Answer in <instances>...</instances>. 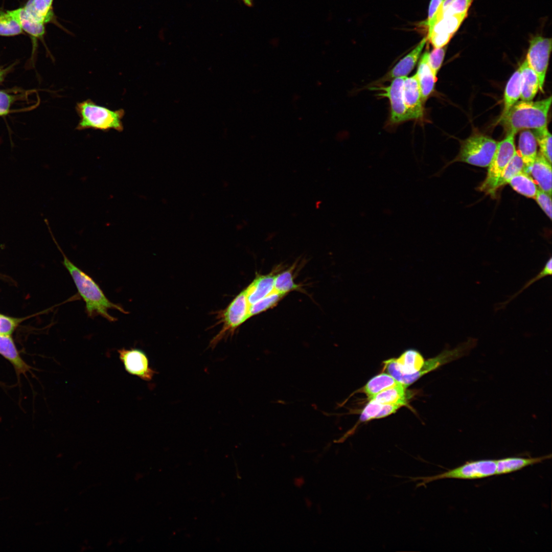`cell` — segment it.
Listing matches in <instances>:
<instances>
[{
	"instance_id": "1",
	"label": "cell",
	"mask_w": 552,
	"mask_h": 552,
	"mask_svg": "<svg viewBox=\"0 0 552 552\" xmlns=\"http://www.w3.org/2000/svg\"><path fill=\"white\" fill-rule=\"evenodd\" d=\"M63 264L70 273L79 294L85 304V311L88 317L94 318L100 315L109 321L117 319L110 315L108 311L115 309L127 314L122 306L113 303L106 297L99 285L93 279L72 263L64 254Z\"/></svg>"
},
{
	"instance_id": "2",
	"label": "cell",
	"mask_w": 552,
	"mask_h": 552,
	"mask_svg": "<svg viewBox=\"0 0 552 552\" xmlns=\"http://www.w3.org/2000/svg\"><path fill=\"white\" fill-rule=\"evenodd\" d=\"M551 97L536 102H517L503 115L498 123L507 133H516L522 129H539L547 127V117Z\"/></svg>"
},
{
	"instance_id": "3",
	"label": "cell",
	"mask_w": 552,
	"mask_h": 552,
	"mask_svg": "<svg viewBox=\"0 0 552 552\" xmlns=\"http://www.w3.org/2000/svg\"><path fill=\"white\" fill-rule=\"evenodd\" d=\"M75 109L80 118L76 127L78 130L93 129L103 131H122L124 129L123 109L113 110L97 105L90 99L77 103Z\"/></svg>"
},
{
	"instance_id": "4",
	"label": "cell",
	"mask_w": 552,
	"mask_h": 552,
	"mask_svg": "<svg viewBox=\"0 0 552 552\" xmlns=\"http://www.w3.org/2000/svg\"><path fill=\"white\" fill-rule=\"evenodd\" d=\"M477 341L476 339L470 337L458 344L454 349L445 350L438 356L424 361L420 370L412 374H403L400 372L395 365L394 358L383 362L388 373L407 387L426 373L468 354L476 346Z\"/></svg>"
},
{
	"instance_id": "5",
	"label": "cell",
	"mask_w": 552,
	"mask_h": 552,
	"mask_svg": "<svg viewBox=\"0 0 552 552\" xmlns=\"http://www.w3.org/2000/svg\"><path fill=\"white\" fill-rule=\"evenodd\" d=\"M497 142L490 137L475 134L463 141L459 153L453 162H461L480 167H488Z\"/></svg>"
},
{
	"instance_id": "6",
	"label": "cell",
	"mask_w": 552,
	"mask_h": 552,
	"mask_svg": "<svg viewBox=\"0 0 552 552\" xmlns=\"http://www.w3.org/2000/svg\"><path fill=\"white\" fill-rule=\"evenodd\" d=\"M496 459H482L467 462L464 465L439 474L416 477H409L410 481L421 480L417 487L445 478L461 479H480L496 475Z\"/></svg>"
},
{
	"instance_id": "7",
	"label": "cell",
	"mask_w": 552,
	"mask_h": 552,
	"mask_svg": "<svg viewBox=\"0 0 552 552\" xmlns=\"http://www.w3.org/2000/svg\"><path fill=\"white\" fill-rule=\"evenodd\" d=\"M515 134L507 133L505 137L497 143V148L489 164L486 178L478 187L479 191L495 196V188L502 172L510 162L515 153Z\"/></svg>"
},
{
	"instance_id": "8",
	"label": "cell",
	"mask_w": 552,
	"mask_h": 552,
	"mask_svg": "<svg viewBox=\"0 0 552 552\" xmlns=\"http://www.w3.org/2000/svg\"><path fill=\"white\" fill-rule=\"evenodd\" d=\"M249 306L245 290L241 292L224 310L219 312L218 319L222 328L210 342L214 348L223 338L233 335L236 330L250 318Z\"/></svg>"
},
{
	"instance_id": "9",
	"label": "cell",
	"mask_w": 552,
	"mask_h": 552,
	"mask_svg": "<svg viewBox=\"0 0 552 552\" xmlns=\"http://www.w3.org/2000/svg\"><path fill=\"white\" fill-rule=\"evenodd\" d=\"M551 51V39L542 36L533 37L525 59L528 65L536 73L539 82V89L543 92V85Z\"/></svg>"
},
{
	"instance_id": "10",
	"label": "cell",
	"mask_w": 552,
	"mask_h": 552,
	"mask_svg": "<svg viewBox=\"0 0 552 552\" xmlns=\"http://www.w3.org/2000/svg\"><path fill=\"white\" fill-rule=\"evenodd\" d=\"M405 77L393 79L387 86L372 87V89L380 90L378 95L388 99L390 104V121L392 124H399L409 120L404 104L403 86Z\"/></svg>"
},
{
	"instance_id": "11",
	"label": "cell",
	"mask_w": 552,
	"mask_h": 552,
	"mask_svg": "<svg viewBox=\"0 0 552 552\" xmlns=\"http://www.w3.org/2000/svg\"><path fill=\"white\" fill-rule=\"evenodd\" d=\"M119 357L126 371L145 381H150L156 373L149 366L145 353L137 348H122L118 350Z\"/></svg>"
},
{
	"instance_id": "12",
	"label": "cell",
	"mask_w": 552,
	"mask_h": 552,
	"mask_svg": "<svg viewBox=\"0 0 552 552\" xmlns=\"http://www.w3.org/2000/svg\"><path fill=\"white\" fill-rule=\"evenodd\" d=\"M404 104L410 120H422L424 109L416 73L405 77L403 86Z\"/></svg>"
},
{
	"instance_id": "13",
	"label": "cell",
	"mask_w": 552,
	"mask_h": 552,
	"mask_svg": "<svg viewBox=\"0 0 552 552\" xmlns=\"http://www.w3.org/2000/svg\"><path fill=\"white\" fill-rule=\"evenodd\" d=\"M53 2L54 0H28L22 8L33 20L44 25L53 23L69 32L57 20L53 10Z\"/></svg>"
},
{
	"instance_id": "14",
	"label": "cell",
	"mask_w": 552,
	"mask_h": 552,
	"mask_svg": "<svg viewBox=\"0 0 552 552\" xmlns=\"http://www.w3.org/2000/svg\"><path fill=\"white\" fill-rule=\"evenodd\" d=\"M427 41L426 37L423 38L413 50L393 67L382 78V80L386 81L398 77H406L417 64Z\"/></svg>"
},
{
	"instance_id": "15",
	"label": "cell",
	"mask_w": 552,
	"mask_h": 552,
	"mask_svg": "<svg viewBox=\"0 0 552 552\" xmlns=\"http://www.w3.org/2000/svg\"><path fill=\"white\" fill-rule=\"evenodd\" d=\"M10 11L18 21L23 31L28 33L31 37L33 45V56L37 48V40L39 39L43 41L45 34V25L33 20L27 15L22 7L10 10Z\"/></svg>"
},
{
	"instance_id": "16",
	"label": "cell",
	"mask_w": 552,
	"mask_h": 552,
	"mask_svg": "<svg viewBox=\"0 0 552 552\" xmlns=\"http://www.w3.org/2000/svg\"><path fill=\"white\" fill-rule=\"evenodd\" d=\"M429 52H425L421 57L416 73L423 102H426L434 89L436 76L433 74L428 62Z\"/></svg>"
},
{
	"instance_id": "17",
	"label": "cell",
	"mask_w": 552,
	"mask_h": 552,
	"mask_svg": "<svg viewBox=\"0 0 552 552\" xmlns=\"http://www.w3.org/2000/svg\"><path fill=\"white\" fill-rule=\"evenodd\" d=\"M257 275L251 284L245 289L249 305L255 303L274 291V281L275 275Z\"/></svg>"
},
{
	"instance_id": "18",
	"label": "cell",
	"mask_w": 552,
	"mask_h": 552,
	"mask_svg": "<svg viewBox=\"0 0 552 552\" xmlns=\"http://www.w3.org/2000/svg\"><path fill=\"white\" fill-rule=\"evenodd\" d=\"M518 151L524 164L523 171L531 174L537 154V143L533 132L529 130L521 132L518 141Z\"/></svg>"
},
{
	"instance_id": "19",
	"label": "cell",
	"mask_w": 552,
	"mask_h": 552,
	"mask_svg": "<svg viewBox=\"0 0 552 552\" xmlns=\"http://www.w3.org/2000/svg\"><path fill=\"white\" fill-rule=\"evenodd\" d=\"M531 174L541 190L551 196V164L540 153H537Z\"/></svg>"
},
{
	"instance_id": "20",
	"label": "cell",
	"mask_w": 552,
	"mask_h": 552,
	"mask_svg": "<svg viewBox=\"0 0 552 552\" xmlns=\"http://www.w3.org/2000/svg\"><path fill=\"white\" fill-rule=\"evenodd\" d=\"M0 354L13 365L18 376L30 371L31 367L19 355L10 335L0 334Z\"/></svg>"
},
{
	"instance_id": "21",
	"label": "cell",
	"mask_w": 552,
	"mask_h": 552,
	"mask_svg": "<svg viewBox=\"0 0 552 552\" xmlns=\"http://www.w3.org/2000/svg\"><path fill=\"white\" fill-rule=\"evenodd\" d=\"M520 70V98L522 101L533 99L539 89L538 77L528 65L526 60L519 67Z\"/></svg>"
},
{
	"instance_id": "22",
	"label": "cell",
	"mask_w": 552,
	"mask_h": 552,
	"mask_svg": "<svg viewBox=\"0 0 552 552\" xmlns=\"http://www.w3.org/2000/svg\"><path fill=\"white\" fill-rule=\"evenodd\" d=\"M550 458L551 455L532 458L509 457L496 459V475L505 474L517 471Z\"/></svg>"
},
{
	"instance_id": "23",
	"label": "cell",
	"mask_w": 552,
	"mask_h": 552,
	"mask_svg": "<svg viewBox=\"0 0 552 552\" xmlns=\"http://www.w3.org/2000/svg\"><path fill=\"white\" fill-rule=\"evenodd\" d=\"M467 16V13H463L440 17L428 28L427 36L433 34H449L453 36Z\"/></svg>"
},
{
	"instance_id": "24",
	"label": "cell",
	"mask_w": 552,
	"mask_h": 552,
	"mask_svg": "<svg viewBox=\"0 0 552 552\" xmlns=\"http://www.w3.org/2000/svg\"><path fill=\"white\" fill-rule=\"evenodd\" d=\"M394 361L398 370L403 374L416 373L420 370L424 362L421 354L412 349L405 351L399 358H394Z\"/></svg>"
},
{
	"instance_id": "25",
	"label": "cell",
	"mask_w": 552,
	"mask_h": 552,
	"mask_svg": "<svg viewBox=\"0 0 552 552\" xmlns=\"http://www.w3.org/2000/svg\"><path fill=\"white\" fill-rule=\"evenodd\" d=\"M407 386L400 383L398 385L385 389L372 397V400L381 404H394L402 406L407 404Z\"/></svg>"
},
{
	"instance_id": "26",
	"label": "cell",
	"mask_w": 552,
	"mask_h": 552,
	"mask_svg": "<svg viewBox=\"0 0 552 552\" xmlns=\"http://www.w3.org/2000/svg\"><path fill=\"white\" fill-rule=\"evenodd\" d=\"M508 184L517 193L527 198L534 199L538 190L537 185L530 174L523 171L515 174Z\"/></svg>"
},
{
	"instance_id": "27",
	"label": "cell",
	"mask_w": 552,
	"mask_h": 552,
	"mask_svg": "<svg viewBox=\"0 0 552 552\" xmlns=\"http://www.w3.org/2000/svg\"><path fill=\"white\" fill-rule=\"evenodd\" d=\"M520 97V70L519 67L508 81L504 94V107L501 116L504 114Z\"/></svg>"
},
{
	"instance_id": "28",
	"label": "cell",
	"mask_w": 552,
	"mask_h": 552,
	"mask_svg": "<svg viewBox=\"0 0 552 552\" xmlns=\"http://www.w3.org/2000/svg\"><path fill=\"white\" fill-rule=\"evenodd\" d=\"M400 383L389 374L382 373L370 379L364 386L363 390L370 399L379 393Z\"/></svg>"
},
{
	"instance_id": "29",
	"label": "cell",
	"mask_w": 552,
	"mask_h": 552,
	"mask_svg": "<svg viewBox=\"0 0 552 552\" xmlns=\"http://www.w3.org/2000/svg\"><path fill=\"white\" fill-rule=\"evenodd\" d=\"M23 33L20 25L10 10H0V36H15Z\"/></svg>"
},
{
	"instance_id": "30",
	"label": "cell",
	"mask_w": 552,
	"mask_h": 552,
	"mask_svg": "<svg viewBox=\"0 0 552 552\" xmlns=\"http://www.w3.org/2000/svg\"><path fill=\"white\" fill-rule=\"evenodd\" d=\"M524 164L518 151H516L512 158L500 174L496 183L495 190L497 191L502 186L508 184L510 179L518 172L523 171Z\"/></svg>"
},
{
	"instance_id": "31",
	"label": "cell",
	"mask_w": 552,
	"mask_h": 552,
	"mask_svg": "<svg viewBox=\"0 0 552 552\" xmlns=\"http://www.w3.org/2000/svg\"><path fill=\"white\" fill-rule=\"evenodd\" d=\"M292 267L275 275L274 281V291L286 295L289 292L297 290L300 286L293 280Z\"/></svg>"
},
{
	"instance_id": "32",
	"label": "cell",
	"mask_w": 552,
	"mask_h": 552,
	"mask_svg": "<svg viewBox=\"0 0 552 552\" xmlns=\"http://www.w3.org/2000/svg\"><path fill=\"white\" fill-rule=\"evenodd\" d=\"M285 295L274 291L263 298L249 305V317L258 314L276 306Z\"/></svg>"
},
{
	"instance_id": "33",
	"label": "cell",
	"mask_w": 552,
	"mask_h": 552,
	"mask_svg": "<svg viewBox=\"0 0 552 552\" xmlns=\"http://www.w3.org/2000/svg\"><path fill=\"white\" fill-rule=\"evenodd\" d=\"M552 274V258L550 257L549 259L546 262L544 266L542 269L533 278L529 280L523 287L517 291L515 293L512 295L506 301L502 303L498 304V306L496 307L497 310H500L504 308L508 304H509L512 301L515 299L520 293L524 291L526 289L528 288L531 285L533 284L536 282L541 280V279L551 275Z\"/></svg>"
},
{
	"instance_id": "34",
	"label": "cell",
	"mask_w": 552,
	"mask_h": 552,
	"mask_svg": "<svg viewBox=\"0 0 552 552\" xmlns=\"http://www.w3.org/2000/svg\"><path fill=\"white\" fill-rule=\"evenodd\" d=\"M474 0H447L449 5L443 10H439L433 20L428 27L432 25L435 21L446 15L467 13L468 10Z\"/></svg>"
},
{
	"instance_id": "35",
	"label": "cell",
	"mask_w": 552,
	"mask_h": 552,
	"mask_svg": "<svg viewBox=\"0 0 552 552\" xmlns=\"http://www.w3.org/2000/svg\"><path fill=\"white\" fill-rule=\"evenodd\" d=\"M533 132L540 147V153L551 164V135L547 127L534 129Z\"/></svg>"
},
{
	"instance_id": "36",
	"label": "cell",
	"mask_w": 552,
	"mask_h": 552,
	"mask_svg": "<svg viewBox=\"0 0 552 552\" xmlns=\"http://www.w3.org/2000/svg\"><path fill=\"white\" fill-rule=\"evenodd\" d=\"M445 47L434 48L429 53L428 62L429 65L435 76L440 70L445 55Z\"/></svg>"
},
{
	"instance_id": "37",
	"label": "cell",
	"mask_w": 552,
	"mask_h": 552,
	"mask_svg": "<svg viewBox=\"0 0 552 552\" xmlns=\"http://www.w3.org/2000/svg\"><path fill=\"white\" fill-rule=\"evenodd\" d=\"M551 196L549 195L544 191L540 189H538L536 196L534 198L541 209L550 220H551Z\"/></svg>"
},
{
	"instance_id": "38",
	"label": "cell",
	"mask_w": 552,
	"mask_h": 552,
	"mask_svg": "<svg viewBox=\"0 0 552 552\" xmlns=\"http://www.w3.org/2000/svg\"><path fill=\"white\" fill-rule=\"evenodd\" d=\"M382 406L383 404L370 400L369 402L364 407L361 412L360 416V421L365 422L372 419H376V417L380 411Z\"/></svg>"
},
{
	"instance_id": "39",
	"label": "cell",
	"mask_w": 552,
	"mask_h": 552,
	"mask_svg": "<svg viewBox=\"0 0 552 552\" xmlns=\"http://www.w3.org/2000/svg\"><path fill=\"white\" fill-rule=\"evenodd\" d=\"M20 320L19 319L0 314V334L10 335Z\"/></svg>"
},
{
	"instance_id": "40",
	"label": "cell",
	"mask_w": 552,
	"mask_h": 552,
	"mask_svg": "<svg viewBox=\"0 0 552 552\" xmlns=\"http://www.w3.org/2000/svg\"><path fill=\"white\" fill-rule=\"evenodd\" d=\"M13 96L0 90V117L7 115L14 101Z\"/></svg>"
},
{
	"instance_id": "41",
	"label": "cell",
	"mask_w": 552,
	"mask_h": 552,
	"mask_svg": "<svg viewBox=\"0 0 552 552\" xmlns=\"http://www.w3.org/2000/svg\"><path fill=\"white\" fill-rule=\"evenodd\" d=\"M443 1L444 0H431L425 25L428 26L432 22Z\"/></svg>"
},
{
	"instance_id": "42",
	"label": "cell",
	"mask_w": 552,
	"mask_h": 552,
	"mask_svg": "<svg viewBox=\"0 0 552 552\" xmlns=\"http://www.w3.org/2000/svg\"><path fill=\"white\" fill-rule=\"evenodd\" d=\"M402 407L401 405L394 404H383L382 407L379 412V413L376 417V419H380L385 417L387 416L391 415L395 412L397 410Z\"/></svg>"
},
{
	"instance_id": "43",
	"label": "cell",
	"mask_w": 552,
	"mask_h": 552,
	"mask_svg": "<svg viewBox=\"0 0 552 552\" xmlns=\"http://www.w3.org/2000/svg\"><path fill=\"white\" fill-rule=\"evenodd\" d=\"M7 71V68L4 69L0 67V83H1L4 80Z\"/></svg>"
},
{
	"instance_id": "44",
	"label": "cell",
	"mask_w": 552,
	"mask_h": 552,
	"mask_svg": "<svg viewBox=\"0 0 552 552\" xmlns=\"http://www.w3.org/2000/svg\"><path fill=\"white\" fill-rule=\"evenodd\" d=\"M246 6L251 7L252 6L253 0H241Z\"/></svg>"
}]
</instances>
